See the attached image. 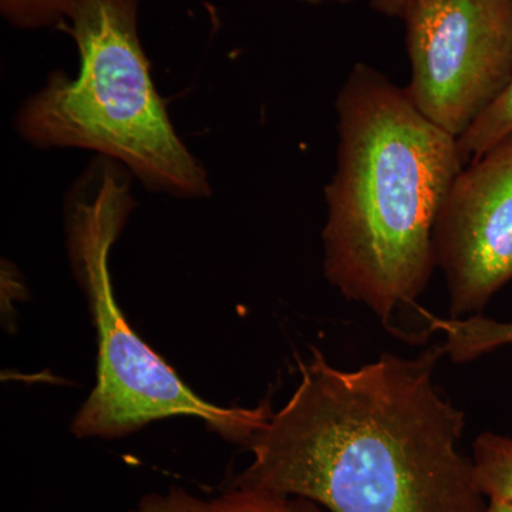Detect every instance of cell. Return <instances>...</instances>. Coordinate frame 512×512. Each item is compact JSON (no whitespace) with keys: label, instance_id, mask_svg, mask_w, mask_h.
Instances as JSON below:
<instances>
[{"label":"cell","instance_id":"6da1fadb","mask_svg":"<svg viewBox=\"0 0 512 512\" xmlns=\"http://www.w3.org/2000/svg\"><path fill=\"white\" fill-rule=\"evenodd\" d=\"M441 348L382 353L357 369L311 349L299 383L247 447L231 487L306 498L329 512H483L461 451L466 414L434 379Z\"/></svg>","mask_w":512,"mask_h":512},{"label":"cell","instance_id":"7a4b0ae2","mask_svg":"<svg viewBox=\"0 0 512 512\" xmlns=\"http://www.w3.org/2000/svg\"><path fill=\"white\" fill-rule=\"evenodd\" d=\"M336 168L325 188L323 272L387 329L416 305L437 266L434 228L463 170L458 140L406 89L356 64L335 103Z\"/></svg>","mask_w":512,"mask_h":512},{"label":"cell","instance_id":"3957f363","mask_svg":"<svg viewBox=\"0 0 512 512\" xmlns=\"http://www.w3.org/2000/svg\"><path fill=\"white\" fill-rule=\"evenodd\" d=\"M138 0H76V76L50 74L16 111L15 130L40 150L79 148L121 165L150 192L210 197V175L171 123L137 30Z\"/></svg>","mask_w":512,"mask_h":512},{"label":"cell","instance_id":"277c9868","mask_svg":"<svg viewBox=\"0 0 512 512\" xmlns=\"http://www.w3.org/2000/svg\"><path fill=\"white\" fill-rule=\"evenodd\" d=\"M131 177L121 165L99 157L74 184L66 201L67 249L74 276L89 302L99 343L97 383L74 416L82 439H119L173 416L204 420L231 443L247 446L274 409L205 402L128 325L114 296L110 252L136 207Z\"/></svg>","mask_w":512,"mask_h":512},{"label":"cell","instance_id":"5b68a950","mask_svg":"<svg viewBox=\"0 0 512 512\" xmlns=\"http://www.w3.org/2000/svg\"><path fill=\"white\" fill-rule=\"evenodd\" d=\"M414 106L460 138L512 79V0H412L402 16Z\"/></svg>","mask_w":512,"mask_h":512},{"label":"cell","instance_id":"8992f818","mask_svg":"<svg viewBox=\"0 0 512 512\" xmlns=\"http://www.w3.org/2000/svg\"><path fill=\"white\" fill-rule=\"evenodd\" d=\"M451 318L480 315L512 281V134L457 175L434 228Z\"/></svg>","mask_w":512,"mask_h":512},{"label":"cell","instance_id":"52a82bcc","mask_svg":"<svg viewBox=\"0 0 512 512\" xmlns=\"http://www.w3.org/2000/svg\"><path fill=\"white\" fill-rule=\"evenodd\" d=\"M130 512H322L320 505L306 498L229 487L218 497H195L183 488H171L165 494L146 495Z\"/></svg>","mask_w":512,"mask_h":512},{"label":"cell","instance_id":"ba28073f","mask_svg":"<svg viewBox=\"0 0 512 512\" xmlns=\"http://www.w3.org/2000/svg\"><path fill=\"white\" fill-rule=\"evenodd\" d=\"M431 330L444 335V355L454 363H467L485 353L512 345V322H498L481 315L467 318H431Z\"/></svg>","mask_w":512,"mask_h":512},{"label":"cell","instance_id":"9c48e42d","mask_svg":"<svg viewBox=\"0 0 512 512\" xmlns=\"http://www.w3.org/2000/svg\"><path fill=\"white\" fill-rule=\"evenodd\" d=\"M471 451L474 478L485 500L512 503V437L484 431Z\"/></svg>","mask_w":512,"mask_h":512},{"label":"cell","instance_id":"30bf717a","mask_svg":"<svg viewBox=\"0 0 512 512\" xmlns=\"http://www.w3.org/2000/svg\"><path fill=\"white\" fill-rule=\"evenodd\" d=\"M512 134V79L503 93L458 138L463 161L476 160Z\"/></svg>","mask_w":512,"mask_h":512},{"label":"cell","instance_id":"8fae6325","mask_svg":"<svg viewBox=\"0 0 512 512\" xmlns=\"http://www.w3.org/2000/svg\"><path fill=\"white\" fill-rule=\"evenodd\" d=\"M74 3L76 0H0V10L16 28L39 29L70 20Z\"/></svg>","mask_w":512,"mask_h":512},{"label":"cell","instance_id":"7c38bea8","mask_svg":"<svg viewBox=\"0 0 512 512\" xmlns=\"http://www.w3.org/2000/svg\"><path fill=\"white\" fill-rule=\"evenodd\" d=\"M412 0H369L370 6L376 12L383 13L387 16H402L404 8H406Z\"/></svg>","mask_w":512,"mask_h":512},{"label":"cell","instance_id":"4fadbf2b","mask_svg":"<svg viewBox=\"0 0 512 512\" xmlns=\"http://www.w3.org/2000/svg\"><path fill=\"white\" fill-rule=\"evenodd\" d=\"M483 512H512V503L500 500H488Z\"/></svg>","mask_w":512,"mask_h":512},{"label":"cell","instance_id":"5bb4252c","mask_svg":"<svg viewBox=\"0 0 512 512\" xmlns=\"http://www.w3.org/2000/svg\"><path fill=\"white\" fill-rule=\"evenodd\" d=\"M303 2L312 3V5H320V3H349L352 0H303Z\"/></svg>","mask_w":512,"mask_h":512}]
</instances>
